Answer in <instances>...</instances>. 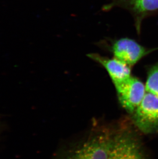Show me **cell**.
Returning a JSON list of instances; mask_svg holds the SVG:
<instances>
[{
    "instance_id": "cell-2",
    "label": "cell",
    "mask_w": 158,
    "mask_h": 159,
    "mask_svg": "<svg viewBox=\"0 0 158 159\" xmlns=\"http://www.w3.org/2000/svg\"><path fill=\"white\" fill-rule=\"evenodd\" d=\"M103 7L108 11L114 7L126 9L133 16L137 32L140 34L142 21L145 18L158 11V0H110Z\"/></svg>"
},
{
    "instance_id": "cell-5",
    "label": "cell",
    "mask_w": 158,
    "mask_h": 159,
    "mask_svg": "<svg viewBox=\"0 0 158 159\" xmlns=\"http://www.w3.org/2000/svg\"><path fill=\"white\" fill-rule=\"evenodd\" d=\"M112 138L101 134L94 137L64 159H108Z\"/></svg>"
},
{
    "instance_id": "cell-1",
    "label": "cell",
    "mask_w": 158,
    "mask_h": 159,
    "mask_svg": "<svg viewBox=\"0 0 158 159\" xmlns=\"http://www.w3.org/2000/svg\"><path fill=\"white\" fill-rule=\"evenodd\" d=\"M134 123L142 132L158 131V97L147 92L142 102L133 113Z\"/></svg>"
},
{
    "instance_id": "cell-6",
    "label": "cell",
    "mask_w": 158,
    "mask_h": 159,
    "mask_svg": "<svg viewBox=\"0 0 158 159\" xmlns=\"http://www.w3.org/2000/svg\"><path fill=\"white\" fill-rule=\"evenodd\" d=\"M108 159H145L137 141L129 134L112 138Z\"/></svg>"
},
{
    "instance_id": "cell-3",
    "label": "cell",
    "mask_w": 158,
    "mask_h": 159,
    "mask_svg": "<svg viewBox=\"0 0 158 159\" xmlns=\"http://www.w3.org/2000/svg\"><path fill=\"white\" fill-rule=\"evenodd\" d=\"M115 86L121 106L128 112L133 114L144 98L145 85L138 78L131 76Z\"/></svg>"
},
{
    "instance_id": "cell-4",
    "label": "cell",
    "mask_w": 158,
    "mask_h": 159,
    "mask_svg": "<svg viewBox=\"0 0 158 159\" xmlns=\"http://www.w3.org/2000/svg\"><path fill=\"white\" fill-rule=\"evenodd\" d=\"M157 49L158 48H146L134 39L128 38H122L115 41L111 48L114 58L130 67Z\"/></svg>"
},
{
    "instance_id": "cell-7",
    "label": "cell",
    "mask_w": 158,
    "mask_h": 159,
    "mask_svg": "<svg viewBox=\"0 0 158 159\" xmlns=\"http://www.w3.org/2000/svg\"><path fill=\"white\" fill-rule=\"evenodd\" d=\"M87 56L106 70L114 85L122 83L131 76V67L117 59L108 58L95 53L88 54Z\"/></svg>"
},
{
    "instance_id": "cell-8",
    "label": "cell",
    "mask_w": 158,
    "mask_h": 159,
    "mask_svg": "<svg viewBox=\"0 0 158 159\" xmlns=\"http://www.w3.org/2000/svg\"><path fill=\"white\" fill-rule=\"evenodd\" d=\"M145 88L147 92L158 97V62L149 69Z\"/></svg>"
}]
</instances>
